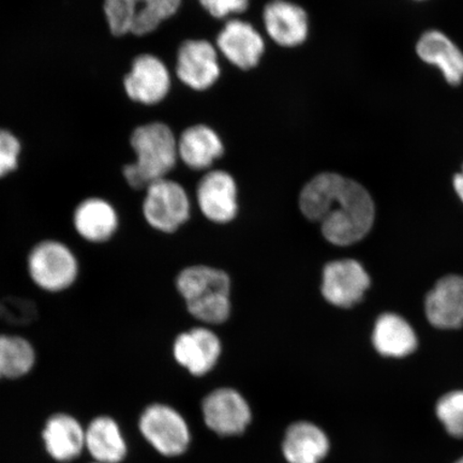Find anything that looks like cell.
Listing matches in <instances>:
<instances>
[{"label":"cell","instance_id":"cell-25","mask_svg":"<svg viewBox=\"0 0 463 463\" xmlns=\"http://www.w3.org/2000/svg\"><path fill=\"white\" fill-rule=\"evenodd\" d=\"M436 412L450 436L463 439V391L444 395L437 403Z\"/></svg>","mask_w":463,"mask_h":463},{"label":"cell","instance_id":"cell-6","mask_svg":"<svg viewBox=\"0 0 463 463\" xmlns=\"http://www.w3.org/2000/svg\"><path fill=\"white\" fill-rule=\"evenodd\" d=\"M222 57L210 40L188 39L179 45L173 77L195 92L213 89L222 78Z\"/></svg>","mask_w":463,"mask_h":463},{"label":"cell","instance_id":"cell-22","mask_svg":"<svg viewBox=\"0 0 463 463\" xmlns=\"http://www.w3.org/2000/svg\"><path fill=\"white\" fill-rule=\"evenodd\" d=\"M85 447L96 462L118 463L127 455V445L118 422L108 416L92 420L85 431Z\"/></svg>","mask_w":463,"mask_h":463},{"label":"cell","instance_id":"cell-10","mask_svg":"<svg viewBox=\"0 0 463 463\" xmlns=\"http://www.w3.org/2000/svg\"><path fill=\"white\" fill-rule=\"evenodd\" d=\"M264 36L278 48L294 50L310 34V17L294 0H269L262 10Z\"/></svg>","mask_w":463,"mask_h":463},{"label":"cell","instance_id":"cell-2","mask_svg":"<svg viewBox=\"0 0 463 463\" xmlns=\"http://www.w3.org/2000/svg\"><path fill=\"white\" fill-rule=\"evenodd\" d=\"M129 146L135 160L123 166V176L133 190H145L176 169L177 137L162 121L137 126L130 133Z\"/></svg>","mask_w":463,"mask_h":463},{"label":"cell","instance_id":"cell-5","mask_svg":"<svg viewBox=\"0 0 463 463\" xmlns=\"http://www.w3.org/2000/svg\"><path fill=\"white\" fill-rule=\"evenodd\" d=\"M27 270L34 285L43 291L61 293L78 280L80 264L71 247L60 241L46 240L29 252Z\"/></svg>","mask_w":463,"mask_h":463},{"label":"cell","instance_id":"cell-15","mask_svg":"<svg viewBox=\"0 0 463 463\" xmlns=\"http://www.w3.org/2000/svg\"><path fill=\"white\" fill-rule=\"evenodd\" d=\"M178 158L187 169L204 172L224 157L225 146L219 133L205 124L183 130L177 137Z\"/></svg>","mask_w":463,"mask_h":463},{"label":"cell","instance_id":"cell-18","mask_svg":"<svg viewBox=\"0 0 463 463\" xmlns=\"http://www.w3.org/2000/svg\"><path fill=\"white\" fill-rule=\"evenodd\" d=\"M426 315L432 326L457 328L463 324V277L442 278L426 298Z\"/></svg>","mask_w":463,"mask_h":463},{"label":"cell","instance_id":"cell-30","mask_svg":"<svg viewBox=\"0 0 463 463\" xmlns=\"http://www.w3.org/2000/svg\"><path fill=\"white\" fill-rule=\"evenodd\" d=\"M455 463H463V457L459 460H457Z\"/></svg>","mask_w":463,"mask_h":463},{"label":"cell","instance_id":"cell-28","mask_svg":"<svg viewBox=\"0 0 463 463\" xmlns=\"http://www.w3.org/2000/svg\"><path fill=\"white\" fill-rule=\"evenodd\" d=\"M454 188L456 194H458L460 200L463 202V166L462 171L456 174L454 177Z\"/></svg>","mask_w":463,"mask_h":463},{"label":"cell","instance_id":"cell-27","mask_svg":"<svg viewBox=\"0 0 463 463\" xmlns=\"http://www.w3.org/2000/svg\"><path fill=\"white\" fill-rule=\"evenodd\" d=\"M21 144L8 130H0V178L7 176L19 165Z\"/></svg>","mask_w":463,"mask_h":463},{"label":"cell","instance_id":"cell-4","mask_svg":"<svg viewBox=\"0 0 463 463\" xmlns=\"http://www.w3.org/2000/svg\"><path fill=\"white\" fill-rule=\"evenodd\" d=\"M184 0H104L103 13L114 37L144 38L181 10Z\"/></svg>","mask_w":463,"mask_h":463},{"label":"cell","instance_id":"cell-14","mask_svg":"<svg viewBox=\"0 0 463 463\" xmlns=\"http://www.w3.org/2000/svg\"><path fill=\"white\" fill-rule=\"evenodd\" d=\"M205 424L220 436H237L251 421V410L245 398L232 389H219L208 395L202 405Z\"/></svg>","mask_w":463,"mask_h":463},{"label":"cell","instance_id":"cell-29","mask_svg":"<svg viewBox=\"0 0 463 463\" xmlns=\"http://www.w3.org/2000/svg\"><path fill=\"white\" fill-rule=\"evenodd\" d=\"M4 341L5 335L0 334V379L4 378L3 367H4Z\"/></svg>","mask_w":463,"mask_h":463},{"label":"cell","instance_id":"cell-12","mask_svg":"<svg viewBox=\"0 0 463 463\" xmlns=\"http://www.w3.org/2000/svg\"><path fill=\"white\" fill-rule=\"evenodd\" d=\"M239 187L232 173L215 169L205 172L196 184V200L207 219L216 223L232 222L239 211Z\"/></svg>","mask_w":463,"mask_h":463},{"label":"cell","instance_id":"cell-19","mask_svg":"<svg viewBox=\"0 0 463 463\" xmlns=\"http://www.w3.org/2000/svg\"><path fill=\"white\" fill-rule=\"evenodd\" d=\"M118 212L106 200L90 198L80 203L73 213L77 233L91 244H102L112 239L118 229Z\"/></svg>","mask_w":463,"mask_h":463},{"label":"cell","instance_id":"cell-16","mask_svg":"<svg viewBox=\"0 0 463 463\" xmlns=\"http://www.w3.org/2000/svg\"><path fill=\"white\" fill-rule=\"evenodd\" d=\"M415 52L422 62L438 68L449 85L463 82V52L447 33L438 29L422 33Z\"/></svg>","mask_w":463,"mask_h":463},{"label":"cell","instance_id":"cell-8","mask_svg":"<svg viewBox=\"0 0 463 463\" xmlns=\"http://www.w3.org/2000/svg\"><path fill=\"white\" fill-rule=\"evenodd\" d=\"M213 44L223 61L247 72L259 67L262 61L268 39L252 23L242 17H232L224 21Z\"/></svg>","mask_w":463,"mask_h":463},{"label":"cell","instance_id":"cell-7","mask_svg":"<svg viewBox=\"0 0 463 463\" xmlns=\"http://www.w3.org/2000/svg\"><path fill=\"white\" fill-rule=\"evenodd\" d=\"M173 74L158 56L141 53L133 57L130 71L124 75L125 95L141 107L159 106L170 95Z\"/></svg>","mask_w":463,"mask_h":463},{"label":"cell","instance_id":"cell-23","mask_svg":"<svg viewBox=\"0 0 463 463\" xmlns=\"http://www.w3.org/2000/svg\"><path fill=\"white\" fill-rule=\"evenodd\" d=\"M373 345L380 354L387 357H404L418 345L415 333L402 317L385 314L375 323Z\"/></svg>","mask_w":463,"mask_h":463},{"label":"cell","instance_id":"cell-26","mask_svg":"<svg viewBox=\"0 0 463 463\" xmlns=\"http://www.w3.org/2000/svg\"><path fill=\"white\" fill-rule=\"evenodd\" d=\"M200 7L217 21L242 17L251 7V0H198Z\"/></svg>","mask_w":463,"mask_h":463},{"label":"cell","instance_id":"cell-3","mask_svg":"<svg viewBox=\"0 0 463 463\" xmlns=\"http://www.w3.org/2000/svg\"><path fill=\"white\" fill-rule=\"evenodd\" d=\"M176 285L190 315L210 324L228 320L231 282L224 271L208 266H193L179 274Z\"/></svg>","mask_w":463,"mask_h":463},{"label":"cell","instance_id":"cell-32","mask_svg":"<svg viewBox=\"0 0 463 463\" xmlns=\"http://www.w3.org/2000/svg\"><path fill=\"white\" fill-rule=\"evenodd\" d=\"M94 463H100V462H94Z\"/></svg>","mask_w":463,"mask_h":463},{"label":"cell","instance_id":"cell-11","mask_svg":"<svg viewBox=\"0 0 463 463\" xmlns=\"http://www.w3.org/2000/svg\"><path fill=\"white\" fill-rule=\"evenodd\" d=\"M140 430L145 439L164 456H179L187 450L190 431L177 411L164 404H153L144 411Z\"/></svg>","mask_w":463,"mask_h":463},{"label":"cell","instance_id":"cell-21","mask_svg":"<svg viewBox=\"0 0 463 463\" xmlns=\"http://www.w3.org/2000/svg\"><path fill=\"white\" fill-rule=\"evenodd\" d=\"M43 439L52 458L67 462L77 458L82 453L85 431L72 416L56 414L46 421Z\"/></svg>","mask_w":463,"mask_h":463},{"label":"cell","instance_id":"cell-17","mask_svg":"<svg viewBox=\"0 0 463 463\" xmlns=\"http://www.w3.org/2000/svg\"><path fill=\"white\" fill-rule=\"evenodd\" d=\"M174 357L191 374L204 375L215 367L222 345L210 329L195 328L178 335L174 344Z\"/></svg>","mask_w":463,"mask_h":463},{"label":"cell","instance_id":"cell-1","mask_svg":"<svg viewBox=\"0 0 463 463\" xmlns=\"http://www.w3.org/2000/svg\"><path fill=\"white\" fill-rule=\"evenodd\" d=\"M299 210L321 224L322 234L335 246L361 241L372 229L374 204L360 183L335 172H321L304 184Z\"/></svg>","mask_w":463,"mask_h":463},{"label":"cell","instance_id":"cell-24","mask_svg":"<svg viewBox=\"0 0 463 463\" xmlns=\"http://www.w3.org/2000/svg\"><path fill=\"white\" fill-rule=\"evenodd\" d=\"M36 361V351L31 341L21 335H5L4 378H23L32 372Z\"/></svg>","mask_w":463,"mask_h":463},{"label":"cell","instance_id":"cell-9","mask_svg":"<svg viewBox=\"0 0 463 463\" xmlns=\"http://www.w3.org/2000/svg\"><path fill=\"white\" fill-rule=\"evenodd\" d=\"M142 210L150 227L165 233H173L190 216L187 191L173 179H160L145 189Z\"/></svg>","mask_w":463,"mask_h":463},{"label":"cell","instance_id":"cell-13","mask_svg":"<svg viewBox=\"0 0 463 463\" xmlns=\"http://www.w3.org/2000/svg\"><path fill=\"white\" fill-rule=\"evenodd\" d=\"M369 286L367 271L354 260H334L324 268L322 294L334 306L350 308L361 302Z\"/></svg>","mask_w":463,"mask_h":463},{"label":"cell","instance_id":"cell-20","mask_svg":"<svg viewBox=\"0 0 463 463\" xmlns=\"http://www.w3.org/2000/svg\"><path fill=\"white\" fill-rule=\"evenodd\" d=\"M329 448L326 433L308 421L289 426L282 443L283 456L288 463H320Z\"/></svg>","mask_w":463,"mask_h":463},{"label":"cell","instance_id":"cell-31","mask_svg":"<svg viewBox=\"0 0 463 463\" xmlns=\"http://www.w3.org/2000/svg\"><path fill=\"white\" fill-rule=\"evenodd\" d=\"M416 2H424V0H416Z\"/></svg>","mask_w":463,"mask_h":463}]
</instances>
